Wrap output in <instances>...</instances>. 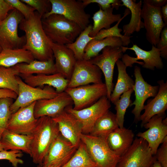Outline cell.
<instances>
[{
	"label": "cell",
	"instance_id": "e575fe53",
	"mask_svg": "<svg viewBox=\"0 0 167 167\" xmlns=\"http://www.w3.org/2000/svg\"><path fill=\"white\" fill-rule=\"evenodd\" d=\"M19 75L14 66L7 67L0 66V89L10 90L18 94L17 77Z\"/></svg>",
	"mask_w": 167,
	"mask_h": 167
},
{
	"label": "cell",
	"instance_id": "ffe728a7",
	"mask_svg": "<svg viewBox=\"0 0 167 167\" xmlns=\"http://www.w3.org/2000/svg\"><path fill=\"white\" fill-rule=\"evenodd\" d=\"M52 118L58 124L61 135L73 145L78 147L81 142L82 131L77 118L65 109Z\"/></svg>",
	"mask_w": 167,
	"mask_h": 167
},
{
	"label": "cell",
	"instance_id": "f35d334b",
	"mask_svg": "<svg viewBox=\"0 0 167 167\" xmlns=\"http://www.w3.org/2000/svg\"><path fill=\"white\" fill-rule=\"evenodd\" d=\"M22 2L33 8L42 17L49 12L51 4L47 0H21Z\"/></svg>",
	"mask_w": 167,
	"mask_h": 167
},
{
	"label": "cell",
	"instance_id": "7402d4cb",
	"mask_svg": "<svg viewBox=\"0 0 167 167\" xmlns=\"http://www.w3.org/2000/svg\"><path fill=\"white\" fill-rule=\"evenodd\" d=\"M52 49L57 73L69 80L76 61L73 52L66 45L53 42Z\"/></svg>",
	"mask_w": 167,
	"mask_h": 167
},
{
	"label": "cell",
	"instance_id": "ac0fdd59",
	"mask_svg": "<svg viewBox=\"0 0 167 167\" xmlns=\"http://www.w3.org/2000/svg\"><path fill=\"white\" fill-rule=\"evenodd\" d=\"M72 104L71 98L64 91L54 97L36 101L34 109V115L37 119L43 116L54 118Z\"/></svg>",
	"mask_w": 167,
	"mask_h": 167
},
{
	"label": "cell",
	"instance_id": "484cf974",
	"mask_svg": "<svg viewBox=\"0 0 167 167\" xmlns=\"http://www.w3.org/2000/svg\"><path fill=\"white\" fill-rule=\"evenodd\" d=\"M54 60L41 61L35 59L29 63H21L14 66L19 75L52 74L57 73Z\"/></svg>",
	"mask_w": 167,
	"mask_h": 167
},
{
	"label": "cell",
	"instance_id": "b9f144b4",
	"mask_svg": "<svg viewBox=\"0 0 167 167\" xmlns=\"http://www.w3.org/2000/svg\"><path fill=\"white\" fill-rule=\"evenodd\" d=\"M85 7L91 3H96L101 9L104 10L113 6L116 10H118L122 6L121 0H81Z\"/></svg>",
	"mask_w": 167,
	"mask_h": 167
},
{
	"label": "cell",
	"instance_id": "f1b7e54d",
	"mask_svg": "<svg viewBox=\"0 0 167 167\" xmlns=\"http://www.w3.org/2000/svg\"><path fill=\"white\" fill-rule=\"evenodd\" d=\"M118 71L117 83L110 96V101L113 104L119 99L124 92L133 89L135 82L126 72L127 67L121 60L116 62Z\"/></svg>",
	"mask_w": 167,
	"mask_h": 167
},
{
	"label": "cell",
	"instance_id": "7c38bea8",
	"mask_svg": "<svg viewBox=\"0 0 167 167\" xmlns=\"http://www.w3.org/2000/svg\"><path fill=\"white\" fill-rule=\"evenodd\" d=\"M121 47L123 53L127 49L131 50L135 52L136 56V57L135 58L127 54L123 55L122 61L127 67H132L135 63L141 65L144 68L153 71L155 68L161 69L164 67L160 50L154 45H152V49L149 51L143 50L136 44H133L131 47L123 46Z\"/></svg>",
	"mask_w": 167,
	"mask_h": 167
},
{
	"label": "cell",
	"instance_id": "5bb4252c",
	"mask_svg": "<svg viewBox=\"0 0 167 167\" xmlns=\"http://www.w3.org/2000/svg\"><path fill=\"white\" fill-rule=\"evenodd\" d=\"M141 15L144 20L148 41L156 47L160 39L161 33L166 25L164 23L161 14V8L155 7L143 2Z\"/></svg>",
	"mask_w": 167,
	"mask_h": 167
},
{
	"label": "cell",
	"instance_id": "8fae6325",
	"mask_svg": "<svg viewBox=\"0 0 167 167\" xmlns=\"http://www.w3.org/2000/svg\"><path fill=\"white\" fill-rule=\"evenodd\" d=\"M102 52L101 54L89 60L98 66L103 73L107 89V97L109 100L113 90V80L114 66L117 61L122 58L123 53L121 46H106Z\"/></svg>",
	"mask_w": 167,
	"mask_h": 167
},
{
	"label": "cell",
	"instance_id": "52a82bcc",
	"mask_svg": "<svg viewBox=\"0 0 167 167\" xmlns=\"http://www.w3.org/2000/svg\"><path fill=\"white\" fill-rule=\"evenodd\" d=\"M17 79L18 92L17 98L10 107L11 114L20 108L28 106L34 102L54 97L59 93L52 87L45 85L43 88L34 87L26 83L18 76Z\"/></svg>",
	"mask_w": 167,
	"mask_h": 167
},
{
	"label": "cell",
	"instance_id": "277c9868",
	"mask_svg": "<svg viewBox=\"0 0 167 167\" xmlns=\"http://www.w3.org/2000/svg\"><path fill=\"white\" fill-rule=\"evenodd\" d=\"M81 141L98 167H117L120 157L111 149L106 140L82 134Z\"/></svg>",
	"mask_w": 167,
	"mask_h": 167
},
{
	"label": "cell",
	"instance_id": "9c48e42d",
	"mask_svg": "<svg viewBox=\"0 0 167 167\" xmlns=\"http://www.w3.org/2000/svg\"><path fill=\"white\" fill-rule=\"evenodd\" d=\"M71 98L73 109L79 110L93 105L107 95L105 83L93 84L74 88H66L65 91Z\"/></svg>",
	"mask_w": 167,
	"mask_h": 167
},
{
	"label": "cell",
	"instance_id": "db71d44e",
	"mask_svg": "<svg viewBox=\"0 0 167 167\" xmlns=\"http://www.w3.org/2000/svg\"><path fill=\"white\" fill-rule=\"evenodd\" d=\"M151 167H152V165Z\"/></svg>",
	"mask_w": 167,
	"mask_h": 167
},
{
	"label": "cell",
	"instance_id": "7dc6e473",
	"mask_svg": "<svg viewBox=\"0 0 167 167\" xmlns=\"http://www.w3.org/2000/svg\"><path fill=\"white\" fill-rule=\"evenodd\" d=\"M144 2L155 7L161 8L167 4V0H144Z\"/></svg>",
	"mask_w": 167,
	"mask_h": 167
},
{
	"label": "cell",
	"instance_id": "d6a6232c",
	"mask_svg": "<svg viewBox=\"0 0 167 167\" xmlns=\"http://www.w3.org/2000/svg\"><path fill=\"white\" fill-rule=\"evenodd\" d=\"M62 167H98L81 141L71 158Z\"/></svg>",
	"mask_w": 167,
	"mask_h": 167
},
{
	"label": "cell",
	"instance_id": "603a6c76",
	"mask_svg": "<svg viewBox=\"0 0 167 167\" xmlns=\"http://www.w3.org/2000/svg\"><path fill=\"white\" fill-rule=\"evenodd\" d=\"M20 76L24 82L30 86L41 87L45 85L49 86L54 88L58 93L65 91L69 81L58 73L50 75L40 74Z\"/></svg>",
	"mask_w": 167,
	"mask_h": 167
},
{
	"label": "cell",
	"instance_id": "44dd1931",
	"mask_svg": "<svg viewBox=\"0 0 167 167\" xmlns=\"http://www.w3.org/2000/svg\"><path fill=\"white\" fill-rule=\"evenodd\" d=\"M159 85L158 92L153 99L144 105V112L140 117L141 126L146 123L152 117L156 115L164 116L167 109V82L163 80L157 81Z\"/></svg>",
	"mask_w": 167,
	"mask_h": 167
},
{
	"label": "cell",
	"instance_id": "83f0119b",
	"mask_svg": "<svg viewBox=\"0 0 167 167\" xmlns=\"http://www.w3.org/2000/svg\"><path fill=\"white\" fill-rule=\"evenodd\" d=\"M99 7V10L95 13L92 18L93 24L89 35L92 37H94L101 30L109 28L112 24L118 22L122 17L121 14H113L114 8L113 6L104 10Z\"/></svg>",
	"mask_w": 167,
	"mask_h": 167
},
{
	"label": "cell",
	"instance_id": "9a60e30c",
	"mask_svg": "<svg viewBox=\"0 0 167 167\" xmlns=\"http://www.w3.org/2000/svg\"><path fill=\"white\" fill-rule=\"evenodd\" d=\"M78 147L60 134L51 145L42 165L62 167L71 158Z\"/></svg>",
	"mask_w": 167,
	"mask_h": 167
},
{
	"label": "cell",
	"instance_id": "c3c4849f",
	"mask_svg": "<svg viewBox=\"0 0 167 167\" xmlns=\"http://www.w3.org/2000/svg\"><path fill=\"white\" fill-rule=\"evenodd\" d=\"M161 14L163 20L167 26V4L161 8Z\"/></svg>",
	"mask_w": 167,
	"mask_h": 167
},
{
	"label": "cell",
	"instance_id": "1f68e13d",
	"mask_svg": "<svg viewBox=\"0 0 167 167\" xmlns=\"http://www.w3.org/2000/svg\"><path fill=\"white\" fill-rule=\"evenodd\" d=\"M108 46H123L122 40L116 37H108L100 40L94 39L91 40L86 46L84 56V59L89 60L99 55V53Z\"/></svg>",
	"mask_w": 167,
	"mask_h": 167
},
{
	"label": "cell",
	"instance_id": "e0dca14e",
	"mask_svg": "<svg viewBox=\"0 0 167 167\" xmlns=\"http://www.w3.org/2000/svg\"><path fill=\"white\" fill-rule=\"evenodd\" d=\"M163 116L156 115L152 117L143 126L148 129L137 135L146 141L154 156L164 139L167 136V118L163 119Z\"/></svg>",
	"mask_w": 167,
	"mask_h": 167
},
{
	"label": "cell",
	"instance_id": "d590c367",
	"mask_svg": "<svg viewBox=\"0 0 167 167\" xmlns=\"http://www.w3.org/2000/svg\"><path fill=\"white\" fill-rule=\"evenodd\" d=\"M130 14V11L128 9L125 10L124 15L113 26L107 29H102L100 30L94 37L95 40H100L110 37H116L120 38L123 43V46H127L131 42V36H126L121 33L122 30L118 27L121 21L128 15Z\"/></svg>",
	"mask_w": 167,
	"mask_h": 167
},
{
	"label": "cell",
	"instance_id": "8d00e7d4",
	"mask_svg": "<svg viewBox=\"0 0 167 167\" xmlns=\"http://www.w3.org/2000/svg\"><path fill=\"white\" fill-rule=\"evenodd\" d=\"M133 92V89H131L124 92L114 104L116 111L115 115L117 121L120 128L124 127L125 115L127 108L131 103L130 98Z\"/></svg>",
	"mask_w": 167,
	"mask_h": 167
},
{
	"label": "cell",
	"instance_id": "6da1fadb",
	"mask_svg": "<svg viewBox=\"0 0 167 167\" xmlns=\"http://www.w3.org/2000/svg\"><path fill=\"white\" fill-rule=\"evenodd\" d=\"M41 19L38 13L35 11L28 18H24L20 23L19 28L25 32L26 37V42L22 48L29 51L36 60L54 59L52 49L53 42L43 29Z\"/></svg>",
	"mask_w": 167,
	"mask_h": 167
},
{
	"label": "cell",
	"instance_id": "cb8c5ba5",
	"mask_svg": "<svg viewBox=\"0 0 167 167\" xmlns=\"http://www.w3.org/2000/svg\"><path fill=\"white\" fill-rule=\"evenodd\" d=\"M134 136L131 130L118 127L109 135L106 141L111 149L121 157L132 145Z\"/></svg>",
	"mask_w": 167,
	"mask_h": 167
},
{
	"label": "cell",
	"instance_id": "836d02e7",
	"mask_svg": "<svg viewBox=\"0 0 167 167\" xmlns=\"http://www.w3.org/2000/svg\"><path fill=\"white\" fill-rule=\"evenodd\" d=\"M92 28V25L89 24L83 30L73 42L66 45L72 51L76 60L84 59L85 49L88 43L94 38L89 36Z\"/></svg>",
	"mask_w": 167,
	"mask_h": 167
},
{
	"label": "cell",
	"instance_id": "816d5d0a",
	"mask_svg": "<svg viewBox=\"0 0 167 167\" xmlns=\"http://www.w3.org/2000/svg\"><path fill=\"white\" fill-rule=\"evenodd\" d=\"M37 167H57V166L53 165L49 166H44L43 165H39Z\"/></svg>",
	"mask_w": 167,
	"mask_h": 167
},
{
	"label": "cell",
	"instance_id": "4dcf8cb0",
	"mask_svg": "<svg viewBox=\"0 0 167 167\" xmlns=\"http://www.w3.org/2000/svg\"><path fill=\"white\" fill-rule=\"evenodd\" d=\"M35 58L28 51L23 48L2 49L0 52V66L12 67L21 63H29Z\"/></svg>",
	"mask_w": 167,
	"mask_h": 167
},
{
	"label": "cell",
	"instance_id": "8992f818",
	"mask_svg": "<svg viewBox=\"0 0 167 167\" xmlns=\"http://www.w3.org/2000/svg\"><path fill=\"white\" fill-rule=\"evenodd\" d=\"M51 4L49 11L42 18L53 14L63 15L75 23L84 30L90 23V15L86 12L81 1L75 0H49Z\"/></svg>",
	"mask_w": 167,
	"mask_h": 167
},
{
	"label": "cell",
	"instance_id": "ee69618b",
	"mask_svg": "<svg viewBox=\"0 0 167 167\" xmlns=\"http://www.w3.org/2000/svg\"><path fill=\"white\" fill-rule=\"evenodd\" d=\"M160 51L161 57L167 58V28L165 26L161 33L160 40L156 46Z\"/></svg>",
	"mask_w": 167,
	"mask_h": 167
},
{
	"label": "cell",
	"instance_id": "f5cc1de1",
	"mask_svg": "<svg viewBox=\"0 0 167 167\" xmlns=\"http://www.w3.org/2000/svg\"><path fill=\"white\" fill-rule=\"evenodd\" d=\"M2 49L1 48V47L0 46V52L2 50Z\"/></svg>",
	"mask_w": 167,
	"mask_h": 167
},
{
	"label": "cell",
	"instance_id": "4316f807",
	"mask_svg": "<svg viewBox=\"0 0 167 167\" xmlns=\"http://www.w3.org/2000/svg\"><path fill=\"white\" fill-rule=\"evenodd\" d=\"M122 4L127 7L131 13V17L129 23L123 26L124 36H130L135 32H139L144 28V23L141 21V15L142 2L140 0L136 3V0H121Z\"/></svg>",
	"mask_w": 167,
	"mask_h": 167
},
{
	"label": "cell",
	"instance_id": "4fadbf2b",
	"mask_svg": "<svg viewBox=\"0 0 167 167\" xmlns=\"http://www.w3.org/2000/svg\"><path fill=\"white\" fill-rule=\"evenodd\" d=\"M102 73L98 66L89 60H76L67 88L102 83Z\"/></svg>",
	"mask_w": 167,
	"mask_h": 167
},
{
	"label": "cell",
	"instance_id": "ab89813d",
	"mask_svg": "<svg viewBox=\"0 0 167 167\" xmlns=\"http://www.w3.org/2000/svg\"><path fill=\"white\" fill-rule=\"evenodd\" d=\"M22 156V151L19 150L0 151V160H8L13 167H18L19 164L24 163L23 161L19 158Z\"/></svg>",
	"mask_w": 167,
	"mask_h": 167
},
{
	"label": "cell",
	"instance_id": "3957f363",
	"mask_svg": "<svg viewBox=\"0 0 167 167\" xmlns=\"http://www.w3.org/2000/svg\"><path fill=\"white\" fill-rule=\"evenodd\" d=\"M41 22L46 35L55 43H72L83 30L77 24L59 14H53L42 18Z\"/></svg>",
	"mask_w": 167,
	"mask_h": 167
},
{
	"label": "cell",
	"instance_id": "2e32d148",
	"mask_svg": "<svg viewBox=\"0 0 167 167\" xmlns=\"http://www.w3.org/2000/svg\"><path fill=\"white\" fill-rule=\"evenodd\" d=\"M134 75L135 80L133 89L135 92V100L130 106L135 105L132 113L134 115V121L136 122L140 121L141 113L144 109L145 101L150 97L156 96L159 85L153 86L146 82L142 75L141 69L138 66H135Z\"/></svg>",
	"mask_w": 167,
	"mask_h": 167
},
{
	"label": "cell",
	"instance_id": "d4e9b609",
	"mask_svg": "<svg viewBox=\"0 0 167 167\" xmlns=\"http://www.w3.org/2000/svg\"><path fill=\"white\" fill-rule=\"evenodd\" d=\"M32 139L31 135L19 134L6 129L2 132L0 140L4 146V150H19L30 155Z\"/></svg>",
	"mask_w": 167,
	"mask_h": 167
},
{
	"label": "cell",
	"instance_id": "30bf717a",
	"mask_svg": "<svg viewBox=\"0 0 167 167\" xmlns=\"http://www.w3.org/2000/svg\"><path fill=\"white\" fill-rule=\"evenodd\" d=\"M111 107L110 101L105 96L86 108L76 110L71 105L65 110L73 114L79 121L82 126V134H89L96 120L109 111Z\"/></svg>",
	"mask_w": 167,
	"mask_h": 167
},
{
	"label": "cell",
	"instance_id": "ba28073f",
	"mask_svg": "<svg viewBox=\"0 0 167 167\" xmlns=\"http://www.w3.org/2000/svg\"><path fill=\"white\" fill-rule=\"evenodd\" d=\"M156 160L146 141L136 138L120 157L117 167H151Z\"/></svg>",
	"mask_w": 167,
	"mask_h": 167
},
{
	"label": "cell",
	"instance_id": "bcb514c9",
	"mask_svg": "<svg viewBox=\"0 0 167 167\" xmlns=\"http://www.w3.org/2000/svg\"><path fill=\"white\" fill-rule=\"evenodd\" d=\"M17 94L15 92L6 89H0V99L8 97L15 99Z\"/></svg>",
	"mask_w": 167,
	"mask_h": 167
},
{
	"label": "cell",
	"instance_id": "60d3db41",
	"mask_svg": "<svg viewBox=\"0 0 167 167\" xmlns=\"http://www.w3.org/2000/svg\"><path fill=\"white\" fill-rule=\"evenodd\" d=\"M10 6L19 11L25 19L28 18L35 11V10L19 0H5Z\"/></svg>",
	"mask_w": 167,
	"mask_h": 167
},
{
	"label": "cell",
	"instance_id": "f6af8a7d",
	"mask_svg": "<svg viewBox=\"0 0 167 167\" xmlns=\"http://www.w3.org/2000/svg\"><path fill=\"white\" fill-rule=\"evenodd\" d=\"M14 9L5 0H0V22L5 19L8 15L9 11Z\"/></svg>",
	"mask_w": 167,
	"mask_h": 167
},
{
	"label": "cell",
	"instance_id": "d6986e66",
	"mask_svg": "<svg viewBox=\"0 0 167 167\" xmlns=\"http://www.w3.org/2000/svg\"><path fill=\"white\" fill-rule=\"evenodd\" d=\"M36 101L31 105L21 108L12 114L6 129L14 133L31 135L37 124L38 119L34 113Z\"/></svg>",
	"mask_w": 167,
	"mask_h": 167
},
{
	"label": "cell",
	"instance_id": "681fc988",
	"mask_svg": "<svg viewBox=\"0 0 167 167\" xmlns=\"http://www.w3.org/2000/svg\"><path fill=\"white\" fill-rule=\"evenodd\" d=\"M152 167H162L160 163L156 160L152 165Z\"/></svg>",
	"mask_w": 167,
	"mask_h": 167
},
{
	"label": "cell",
	"instance_id": "7a4b0ae2",
	"mask_svg": "<svg viewBox=\"0 0 167 167\" xmlns=\"http://www.w3.org/2000/svg\"><path fill=\"white\" fill-rule=\"evenodd\" d=\"M60 134L58 125L52 118L43 116L38 118L37 125L31 135L30 156L34 163L42 165L51 145Z\"/></svg>",
	"mask_w": 167,
	"mask_h": 167
},
{
	"label": "cell",
	"instance_id": "7bdbcfd3",
	"mask_svg": "<svg viewBox=\"0 0 167 167\" xmlns=\"http://www.w3.org/2000/svg\"><path fill=\"white\" fill-rule=\"evenodd\" d=\"M161 143L154 156L162 167H167V136L164 139Z\"/></svg>",
	"mask_w": 167,
	"mask_h": 167
},
{
	"label": "cell",
	"instance_id": "f907efd6",
	"mask_svg": "<svg viewBox=\"0 0 167 167\" xmlns=\"http://www.w3.org/2000/svg\"><path fill=\"white\" fill-rule=\"evenodd\" d=\"M4 146L0 140V151L4 150Z\"/></svg>",
	"mask_w": 167,
	"mask_h": 167
},
{
	"label": "cell",
	"instance_id": "74e56055",
	"mask_svg": "<svg viewBox=\"0 0 167 167\" xmlns=\"http://www.w3.org/2000/svg\"><path fill=\"white\" fill-rule=\"evenodd\" d=\"M13 99L8 97L0 99V139L12 114L10 107L13 102Z\"/></svg>",
	"mask_w": 167,
	"mask_h": 167
},
{
	"label": "cell",
	"instance_id": "5b68a950",
	"mask_svg": "<svg viewBox=\"0 0 167 167\" xmlns=\"http://www.w3.org/2000/svg\"><path fill=\"white\" fill-rule=\"evenodd\" d=\"M24 16L16 9L0 22V46L2 49H21L26 42L25 36H19L18 28Z\"/></svg>",
	"mask_w": 167,
	"mask_h": 167
},
{
	"label": "cell",
	"instance_id": "f546056e",
	"mask_svg": "<svg viewBox=\"0 0 167 167\" xmlns=\"http://www.w3.org/2000/svg\"><path fill=\"white\" fill-rule=\"evenodd\" d=\"M118 127L115 114L109 110L96 120L89 134L106 140L109 135Z\"/></svg>",
	"mask_w": 167,
	"mask_h": 167
}]
</instances>
